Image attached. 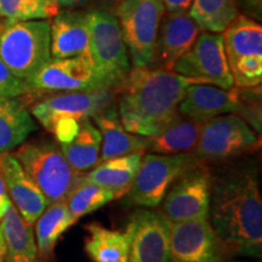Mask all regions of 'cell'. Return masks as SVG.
I'll return each mask as SVG.
<instances>
[{"label":"cell","mask_w":262,"mask_h":262,"mask_svg":"<svg viewBox=\"0 0 262 262\" xmlns=\"http://www.w3.org/2000/svg\"><path fill=\"white\" fill-rule=\"evenodd\" d=\"M209 216L226 254L261 257L262 199L253 171L235 170L212 185Z\"/></svg>","instance_id":"1"},{"label":"cell","mask_w":262,"mask_h":262,"mask_svg":"<svg viewBox=\"0 0 262 262\" xmlns=\"http://www.w3.org/2000/svg\"><path fill=\"white\" fill-rule=\"evenodd\" d=\"M191 84L203 83L173 71L134 67L114 88L123 126L134 135L155 136L178 116Z\"/></svg>","instance_id":"2"},{"label":"cell","mask_w":262,"mask_h":262,"mask_svg":"<svg viewBox=\"0 0 262 262\" xmlns=\"http://www.w3.org/2000/svg\"><path fill=\"white\" fill-rule=\"evenodd\" d=\"M11 155L42 192L48 204L64 201L83 181L84 175L72 168L61 147L52 141L24 142Z\"/></svg>","instance_id":"3"},{"label":"cell","mask_w":262,"mask_h":262,"mask_svg":"<svg viewBox=\"0 0 262 262\" xmlns=\"http://www.w3.org/2000/svg\"><path fill=\"white\" fill-rule=\"evenodd\" d=\"M0 58L16 77L29 83L51 60L50 21L6 24L0 37Z\"/></svg>","instance_id":"4"},{"label":"cell","mask_w":262,"mask_h":262,"mask_svg":"<svg viewBox=\"0 0 262 262\" xmlns=\"http://www.w3.org/2000/svg\"><path fill=\"white\" fill-rule=\"evenodd\" d=\"M116 12L134 67H148L155 60L160 22L165 12L163 0H120Z\"/></svg>","instance_id":"5"},{"label":"cell","mask_w":262,"mask_h":262,"mask_svg":"<svg viewBox=\"0 0 262 262\" xmlns=\"http://www.w3.org/2000/svg\"><path fill=\"white\" fill-rule=\"evenodd\" d=\"M90 56L97 74L107 88H114L130 71V58L116 16L103 10L88 14Z\"/></svg>","instance_id":"6"},{"label":"cell","mask_w":262,"mask_h":262,"mask_svg":"<svg viewBox=\"0 0 262 262\" xmlns=\"http://www.w3.org/2000/svg\"><path fill=\"white\" fill-rule=\"evenodd\" d=\"M194 166L196 160L188 153L143 156L133 186L126 193L127 201L143 208H156L170 186Z\"/></svg>","instance_id":"7"},{"label":"cell","mask_w":262,"mask_h":262,"mask_svg":"<svg viewBox=\"0 0 262 262\" xmlns=\"http://www.w3.org/2000/svg\"><path fill=\"white\" fill-rule=\"evenodd\" d=\"M260 147V139L237 114H222L203 122L195 156L220 160L250 153Z\"/></svg>","instance_id":"8"},{"label":"cell","mask_w":262,"mask_h":262,"mask_svg":"<svg viewBox=\"0 0 262 262\" xmlns=\"http://www.w3.org/2000/svg\"><path fill=\"white\" fill-rule=\"evenodd\" d=\"M172 71L199 83L222 89L234 86L221 33L202 31L192 47L179 58Z\"/></svg>","instance_id":"9"},{"label":"cell","mask_w":262,"mask_h":262,"mask_svg":"<svg viewBox=\"0 0 262 262\" xmlns=\"http://www.w3.org/2000/svg\"><path fill=\"white\" fill-rule=\"evenodd\" d=\"M163 198L162 214L169 222L208 219L212 182L205 168L185 172Z\"/></svg>","instance_id":"10"},{"label":"cell","mask_w":262,"mask_h":262,"mask_svg":"<svg viewBox=\"0 0 262 262\" xmlns=\"http://www.w3.org/2000/svg\"><path fill=\"white\" fill-rule=\"evenodd\" d=\"M116 97L114 89L61 93L39 101L32 107L31 114L48 131L63 119L78 122L90 119L95 114L111 106Z\"/></svg>","instance_id":"11"},{"label":"cell","mask_w":262,"mask_h":262,"mask_svg":"<svg viewBox=\"0 0 262 262\" xmlns=\"http://www.w3.org/2000/svg\"><path fill=\"white\" fill-rule=\"evenodd\" d=\"M28 84L31 93H74L112 89L104 85L93 62L84 57L51 58Z\"/></svg>","instance_id":"12"},{"label":"cell","mask_w":262,"mask_h":262,"mask_svg":"<svg viewBox=\"0 0 262 262\" xmlns=\"http://www.w3.org/2000/svg\"><path fill=\"white\" fill-rule=\"evenodd\" d=\"M172 262H221L226 255L208 219L170 222Z\"/></svg>","instance_id":"13"},{"label":"cell","mask_w":262,"mask_h":262,"mask_svg":"<svg viewBox=\"0 0 262 262\" xmlns=\"http://www.w3.org/2000/svg\"><path fill=\"white\" fill-rule=\"evenodd\" d=\"M126 228L130 232L127 262H172L170 222L163 214L140 209L131 216Z\"/></svg>","instance_id":"14"},{"label":"cell","mask_w":262,"mask_h":262,"mask_svg":"<svg viewBox=\"0 0 262 262\" xmlns=\"http://www.w3.org/2000/svg\"><path fill=\"white\" fill-rule=\"evenodd\" d=\"M242 89H222L211 84H191L186 89L179 113L192 119L205 120L239 110Z\"/></svg>","instance_id":"15"},{"label":"cell","mask_w":262,"mask_h":262,"mask_svg":"<svg viewBox=\"0 0 262 262\" xmlns=\"http://www.w3.org/2000/svg\"><path fill=\"white\" fill-rule=\"evenodd\" d=\"M202 29L188 12L166 14L162 18L157 38L155 60L159 70L172 71L180 57L192 47Z\"/></svg>","instance_id":"16"},{"label":"cell","mask_w":262,"mask_h":262,"mask_svg":"<svg viewBox=\"0 0 262 262\" xmlns=\"http://www.w3.org/2000/svg\"><path fill=\"white\" fill-rule=\"evenodd\" d=\"M50 51L51 58L84 57L91 61L88 14L58 11L50 21Z\"/></svg>","instance_id":"17"},{"label":"cell","mask_w":262,"mask_h":262,"mask_svg":"<svg viewBox=\"0 0 262 262\" xmlns=\"http://www.w3.org/2000/svg\"><path fill=\"white\" fill-rule=\"evenodd\" d=\"M2 169L10 201L27 224L34 225L49 205L47 198L11 153L3 155Z\"/></svg>","instance_id":"18"},{"label":"cell","mask_w":262,"mask_h":262,"mask_svg":"<svg viewBox=\"0 0 262 262\" xmlns=\"http://www.w3.org/2000/svg\"><path fill=\"white\" fill-rule=\"evenodd\" d=\"M93 118L102 139L100 162L146 150L147 137L126 131L113 107H106Z\"/></svg>","instance_id":"19"},{"label":"cell","mask_w":262,"mask_h":262,"mask_svg":"<svg viewBox=\"0 0 262 262\" xmlns=\"http://www.w3.org/2000/svg\"><path fill=\"white\" fill-rule=\"evenodd\" d=\"M142 157L143 152H135L103 160L83 176V181L95 183L112 192L116 198H120L130 191Z\"/></svg>","instance_id":"20"},{"label":"cell","mask_w":262,"mask_h":262,"mask_svg":"<svg viewBox=\"0 0 262 262\" xmlns=\"http://www.w3.org/2000/svg\"><path fill=\"white\" fill-rule=\"evenodd\" d=\"M203 122L180 113L155 136L147 137V148L157 155H180L195 148Z\"/></svg>","instance_id":"21"},{"label":"cell","mask_w":262,"mask_h":262,"mask_svg":"<svg viewBox=\"0 0 262 262\" xmlns=\"http://www.w3.org/2000/svg\"><path fill=\"white\" fill-rule=\"evenodd\" d=\"M8 262H41L32 225L26 222L11 202L0 220Z\"/></svg>","instance_id":"22"},{"label":"cell","mask_w":262,"mask_h":262,"mask_svg":"<svg viewBox=\"0 0 262 262\" xmlns=\"http://www.w3.org/2000/svg\"><path fill=\"white\" fill-rule=\"evenodd\" d=\"M88 235L84 242L85 253L94 262H127L130 232L108 229L93 222L85 226Z\"/></svg>","instance_id":"23"},{"label":"cell","mask_w":262,"mask_h":262,"mask_svg":"<svg viewBox=\"0 0 262 262\" xmlns=\"http://www.w3.org/2000/svg\"><path fill=\"white\" fill-rule=\"evenodd\" d=\"M35 130L32 114L18 97L0 100V155L17 148Z\"/></svg>","instance_id":"24"},{"label":"cell","mask_w":262,"mask_h":262,"mask_svg":"<svg viewBox=\"0 0 262 262\" xmlns=\"http://www.w3.org/2000/svg\"><path fill=\"white\" fill-rule=\"evenodd\" d=\"M221 34L228 66L249 55L262 56V27L247 15H238Z\"/></svg>","instance_id":"25"},{"label":"cell","mask_w":262,"mask_h":262,"mask_svg":"<svg viewBox=\"0 0 262 262\" xmlns=\"http://www.w3.org/2000/svg\"><path fill=\"white\" fill-rule=\"evenodd\" d=\"M77 219L71 214L66 201L51 203L35 221V242L40 260H47L61 235L77 224Z\"/></svg>","instance_id":"26"},{"label":"cell","mask_w":262,"mask_h":262,"mask_svg":"<svg viewBox=\"0 0 262 262\" xmlns=\"http://www.w3.org/2000/svg\"><path fill=\"white\" fill-rule=\"evenodd\" d=\"M101 134L89 119L81 120L77 135L60 147L72 168L83 172L100 163Z\"/></svg>","instance_id":"27"},{"label":"cell","mask_w":262,"mask_h":262,"mask_svg":"<svg viewBox=\"0 0 262 262\" xmlns=\"http://www.w3.org/2000/svg\"><path fill=\"white\" fill-rule=\"evenodd\" d=\"M238 0H193L189 16L202 31L222 33L239 15Z\"/></svg>","instance_id":"28"},{"label":"cell","mask_w":262,"mask_h":262,"mask_svg":"<svg viewBox=\"0 0 262 262\" xmlns=\"http://www.w3.org/2000/svg\"><path fill=\"white\" fill-rule=\"evenodd\" d=\"M60 11V6L51 0H0V17L6 24L50 19Z\"/></svg>","instance_id":"29"},{"label":"cell","mask_w":262,"mask_h":262,"mask_svg":"<svg viewBox=\"0 0 262 262\" xmlns=\"http://www.w3.org/2000/svg\"><path fill=\"white\" fill-rule=\"evenodd\" d=\"M113 199H116V196L108 189L100 187L95 183L81 181L64 201L71 214L79 220L83 216L102 208Z\"/></svg>","instance_id":"30"},{"label":"cell","mask_w":262,"mask_h":262,"mask_svg":"<svg viewBox=\"0 0 262 262\" xmlns=\"http://www.w3.org/2000/svg\"><path fill=\"white\" fill-rule=\"evenodd\" d=\"M233 85L238 89H254L262 80V56L249 55L229 66Z\"/></svg>","instance_id":"31"},{"label":"cell","mask_w":262,"mask_h":262,"mask_svg":"<svg viewBox=\"0 0 262 262\" xmlns=\"http://www.w3.org/2000/svg\"><path fill=\"white\" fill-rule=\"evenodd\" d=\"M31 93L27 81L19 79L0 58V100L21 97Z\"/></svg>","instance_id":"32"},{"label":"cell","mask_w":262,"mask_h":262,"mask_svg":"<svg viewBox=\"0 0 262 262\" xmlns=\"http://www.w3.org/2000/svg\"><path fill=\"white\" fill-rule=\"evenodd\" d=\"M80 122L75 119H63L60 120L55 124L54 129H52L51 134L60 143H67L77 135L78 130H79Z\"/></svg>","instance_id":"33"},{"label":"cell","mask_w":262,"mask_h":262,"mask_svg":"<svg viewBox=\"0 0 262 262\" xmlns=\"http://www.w3.org/2000/svg\"><path fill=\"white\" fill-rule=\"evenodd\" d=\"M193 0H163L164 10L168 14H179V12H188L191 9Z\"/></svg>","instance_id":"34"},{"label":"cell","mask_w":262,"mask_h":262,"mask_svg":"<svg viewBox=\"0 0 262 262\" xmlns=\"http://www.w3.org/2000/svg\"><path fill=\"white\" fill-rule=\"evenodd\" d=\"M242 8L249 16L255 19H260L262 14V0H238Z\"/></svg>","instance_id":"35"},{"label":"cell","mask_w":262,"mask_h":262,"mask_svg":"<svg viewBox=\"0 0 262 262\" xmlns=\"http://www.w3.org/2000/svg\"><path fill=\"white\" fill-rule=\"evenodd\" d=\"M2 157L3 155H0V199H2V201H8L10 198L8 194V189H6L4 173H3V169H2Z\"/></svg>","instance_id":"36"},{"label":"cell","mask_w":262,"mask_h":262,"mask_svg":"<svg viewBox=\"0 0 262 262\" xmlns=\"http://www.w3.org/2000/svg\"><path fill=\"white\" fill-rule=\"evenodd\" d=\"M6 260V243L4 232H3L2 226H0V262H5Z\"/></svg>","instance_id":"37"},{"label":"cell","mask_w":262,"mask_h":262,"mask_svg":"<svg viewBox=\"0 0 262 262\" xmlns=\"http://www.w3.org/2000/svg\"><path fill=\"white\" fill-rule=\"evenodd\" d=\"M51 2H54L58 6H74L80 4L84 0H51Z\"/></svg>","instance_id":"38"},{"label":"cell","mask_w":262,"mask_h":262,"mask_svg":"<svg viewBox=\"0 0 262 262\" xmlns=\"http://www.w3.org/2000/svg\"><path fill=\"white\" fill-rule=\"evenodd\" d=\"M10 202H11L10 199H8V201H2V199H0V220H2L3 215H4V212L6 210V208H8Z\"/></svg>","instance_id":"39"},{"label":"cell","mask_w":262,"mask_h":262,"mask_svg":"<svg viewBox=\"0 0 262 262\" xmlns=\"http://www.w3.org/2000/svg\"><path fill=\"white\" fill-rule=\"evenodd\" d=\"M5 26H6V22H5L4 19H3L2 17H0V37H2V34H3V31H4Z\"/></svg>","instance_id":"40"},{"label":"cell","mask_w":262,"mask_h":262,"mask_svg":"<svg viewBox=\"0 0 262 262\" xmlns=\"http://www.w3.org/2000/svg\"><path fill=\"white\" fill-rule=\"evenodd\" d=\"M229 262H249V261H242V260H233V261H229Z\"/></svg>","instance_id":"41"},{"label":"cell","mask_w":262,"mask_h":262,"mask_svg":"<svg viewBox=\"0 0 262 262\" xmlns=\"http://www.w3.org/2000/svg\"><path fill=\"white\" fill-rule=\"evenodd\" d=\"M118 2H120V0H118Z\"/></svg>","instance_id":"42"}]
</instances>
